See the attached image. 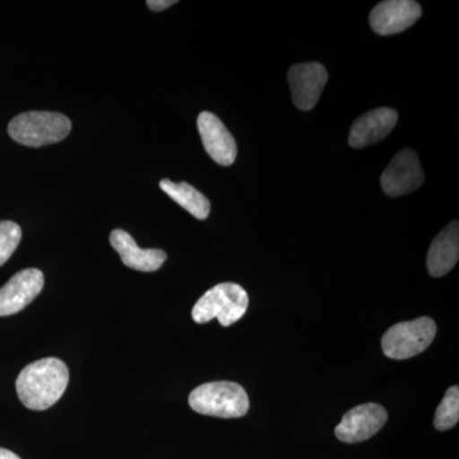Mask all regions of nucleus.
<instances>
[{
	"instance_id": "obj_1",
	"label": "nucleus",
	"mask_w": 459,
	"mask_h": 459,
	"mask_svg": "<svg viewBox=\"0 0 459 459\" xmlns=\"http://www.w3.org/2000/svg\"><path fill=\"white\" fill-rule=\"evenodd\" d=\"M68 383L69 370L65 362L56 358L41 359L21 371L17 394L27 409L44 411L62 398Z\"/></svg>"
},
{
	"instance_id": "obj_2",
	"label": "nucleus",
	"mask_w": 459,
	"mask_h": 459,
	"mask_svg": "<svg viewBox=\"0 0 459 459\" xmlns=\"http://www.w3.org/2000/svg\"><path fill=\"white\" fill-rule=\"evenodd\" d=\"M189 406L201 415L237 419L247 415L250 403L246 389L238 383L211 382L189 394Z\"/></svg>"
},
{
	"instance_id": "obj_3",
	"label": "nucleus",
	"mask_w": 459,
	"mask_h": 459,
	"mask_svg": "<svg viewBox=\"0 0 459 459\" xmlns=\"http://www.w3.org/2000/svg\"><path fill=\"white\" fill-rule=\"evenodd\" d=\"M72 123L65 115L53 111H29L17 115L8 126L13 141L27 147H42L57 143L68 137Z\"/></svg>"
},
{
	"instance_id": "obj_4",
	"label": "nucleus",
	"mask_w": 459,
	"mask_h": 459,
	"mask_svg": "<svg viewBox=\"0 0 459 459\" xmlns=\"http://www.w3.org/2000/svg\"><path fill=\"white\" fill-rule=\"evenodd\" d=\"M247 305L249 296L243 287L234 282H223L208 290L199 299L193 307L192 318L199 325L217 318L223 327H230L243 318Z\"/></svg>"
},
{
	"instance_id": "obj_5",
	"label": "nucleus",
	"mask_w": 459,
	"mask_h": 459,
	"mask_svg": "<svg viewBox=\"0 0 459 459\" xmlns=\"http://www.w3.org/2000/svg\"><path fill=\"white\" fill-rule=\"evenodd\" d=\"M435 334L437 325L428 316L397 323L382 338L383 352L394 360H406L424 352L433 342Z\"/></svg>"
},
{
	"instance_id": "obj_6",
	"label": "nucleus",
	"mask_w": 459,
	"mask_h": 459,
	"mask_svg": "<svg viewBox=\"0 0 459 459\" xmlns=\"http://www.w3.org/2000/svg\"><path fill=\"white\" fill-rule=\"evenodd\" d=\"M425 175L415 151L402 150L380 178L382 188L389 197H400L415 192L424 183Z\"/></svg>"
},
{
	"instance_id": "obj_7",
	"label": "nucleus",
	"mask_w": 459,
	"mask_h": 459,
	"mask_svg": "<svg viewBox=\"0 0 459 459\" xmlns=\"http://www.w3.org/2000/svg\"><path fill=\"white\" fill-rule=\"evenodd\" d=\"M386 419H388V413L380 404H360L346 412L334 433L343 443L365 442L385 427Z\"/></svg>"
},
{
	"instance_id": "obj_8",
	"label": "nucleus",
	"mask_w": 459,
	"mask_h": 459,
	"mask_svg": "<svg viewBox=\"0 0 459 459\" xmlns=\"http://www.w3.org/2000/svg\"><path fill=\"white\" fill-rule=\"evenodd\" d=\"M287 80L296 108L309 111L318 104L320 95L327 84L328 72L319 63H304L292 65Z\"/></svg>"
},
{
	"instance_id": "obj_9",
	"label": "nucleus",
	"mask_w": 459,
	"mask_h": 459,
	"mask_svg": "<svg viewBox=\"0 0 459 459\" xmlns=\"http://www.w3.org/2000/svg\"><path fill=\"white\" fill-rule=\"evenodd\" d=\"M44 273L36 268L17 272L0 289V316H13L25 309L44 289Z\"/></svg>"
},
{
	"instance_id": "obj_10",
	"label": "nucleus",
	"mask_w": 459,
	"mask_h": 459,
	"mask_svg": "<svg viewBox=\"0 0 459 459\" xmlns=\"http://www.w3.org/2000/svg\"><path fill=\"white\" fill-rule=\"evenodd\" d=\"M422 9L412 0H386L370 12V26L377 35L389 36L410 29L421 17Z\"/></svg>"
},
{
	"instance_id": "obj_11",
	"label": "nucleus",
	"mask_w": 459,
	"mask_h": 459,
	"mask_svg": "<svg viewBox=\"0 0 459 459\" xmlns=\"http://www.w3.org/2000/svg\"><path fill=\"white\" fill-rule=\"evenodd\" d=\"M197 126L202 143L211 159L221 166L234 164L238 155L237 142L220 117L204 111L199 114Z\"/></svg>"
},
{
	"instance_id": "obj_12",
	"label": "nucleus",
	"mask_w": 459,
	"mask_h": 459,
	"mask_svg": "<svg viewBox=\"0 0 459 459\" xmlns=\"http://www.w3.org/2000/svg\"><path fill=\"white\" fill-rule=\"evenodd\" d=\"M398 114L394 108H379L361 115L352 124L349 144L352 148H364L385 140L397 124Z\"/></svg>"
},
{
	"instance_id": "obj_13",
	"label": "nucleus",
	"mask_w": 459,
	"mask_h": 459,
	"mask_svg": "<svg viewBox=\"0 0 459 459\" xmlns=\"http://www.w3.org/2000/svg\"><path fill=\"white\" fill-rule=\"evenodd\" d=\"M110 244L122 258L124 265L141 272H155L164 264L166 253L161 249H141L129 232L115 229L110 234Z\"/></svg>"
},
{
	"instance_id": "obj_14",
	"label": "nucleus",
	"mask_w": 459,
	"mask_h": 459,
	"mask_svg": "<svg viewBox=\"0 0 459 459\" xmlns=\"http://www.w3.org/2000/svg\"><path fill=\"white\" fill-rule=\"evenodd\" d=\"M459 258V223L453 221L439 232L428 253V270L433 277L451 272Z\"/></svg>"
},
{
	"instance_id": "obj_15",
	"label": "nucleus",
	"mask_w": 459,
	"mask_h": 459,
	"mask_svg": "<svg viewBox=\"0 0 459 459\" xmlns=\"http://www.w3.org/2000/svg\"><path fill=\"white\" fill-rule=\"evenodd\" d=\"M160 188L195 219L205 220L211 212V204L207 197L188 183L183 181L177 184L169 179H162L160 181Z\"/></svg>"
},
{
	"instance_id": "obj_16",
	"label": "nucleus",
	"mask_w": 459,
	"mask_h": 459,
	"mask_svg": "<svg viewBox=\"0 0 459 459\" xmlns=\"http://www.w3.org/2000/svg\"><path fill=\"white\" fill-rule=\"evenodd\" d=\"M459 420V386L453 385L446 391L439 407L435 412L434 427L437 430L446 431L455 428Z\"/></svg>"
},
{
	"instance_id": "obj_17",
	"label": "nucleus",
	"mask_w": 459,
	"mask_h": 459,
	"mask_svg": "<svg viewBox=\"0 0 459 459\" xmlns=\"http://www.w3.org/2000/svg\"><path fill=\"white\" fill-rule=\"evenodd\" d=\"M22 238V230L13 221H0V267L13 255Z\"/></svg>"
},
{
	"instance_id": "obj_18",
	"label": "nucleus",
	"mask_w": 459,
	"mask_h": 459,
	"mask_svg": "<svg viewBox=\"0 0 459 459\" xmlns=\"http://www.w3.org/2000/svg\"><path fill=\"white\" fill-rule=\"evenodd\" d=\"M146 4L152 11L161 12L170 8L171 5L177 4V2L175 0H147Z\"/></svg>"
},
{
	"instance_id": "obj_19",
	"label": "nucleus",
	"mask_w": 459,
	"mask_h": 459,
	"mask_svg": "<svg viewBox=\"0 0 459 459\" xmlns=\"http://www.w3.org/2000/svg\"><path fill=\"white\" fill-rule=\"evenodd\" d=\"M0 459H21L16 453L8 451V449L0 448Z\"/></svg>"
}]
</instances>
